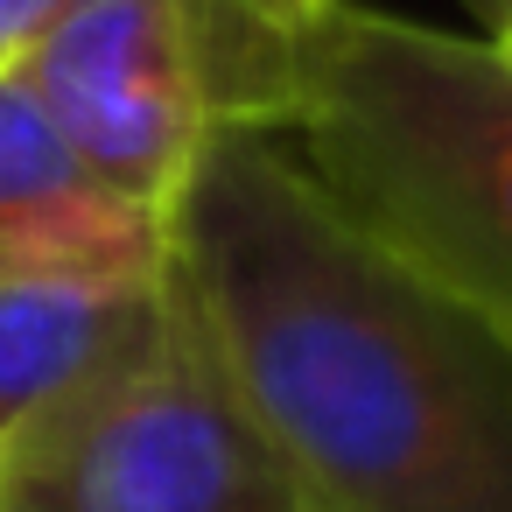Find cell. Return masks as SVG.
<instances>
[{
	"label": "cell",
	"instance_id": "obj_9",
	"mask_svg": "<svg viewBox=\"0 0 512 512\" xmlns=\"http://www.w3.org/2000/svg\"><path fill=\"white\" fill-rule=\"evenodd\" d=\"M484 8H491V15H498V22H505V15H512V0H484Z\"/></svg>",
	"mask_w": 512,
	"mask_h": 512
},
{
	"label": "cell",
	"instance_id": "obj_8",
	"mask_svg": "<svg viewBox=\"0 0 512 512\" xmlns=\"http://www.w3.org/2000/svg\"><path fill=\"white\" fill-rule=\"evenodd\" d=\"M491 43H498V57H505V64H512V15H505V22H498V36H491Z\"/></svg>",
	"mask_w": 512,
	"mask_h": 512
},
{
	"label": "cell",
	"instance_id": "obj_4",
	"mask_svg": "<svg viewBox=\"0 0 512 512\" xmlns=\"http://www.w3.org/2000/svg\"><path fill=\"white\" fill-rule=\"evenodd\" d=\"M15 78L106 190L162 218L218 134L183 0H85L15 64Z\"/></svg>",
	"mask_w": 512,
	"mask_h": 512
},
{
	"label": "cell",
	"instance_id": "obj_6",
	"mask_svg": "<svg viewBox=\"0 0 512 512\" xmlns=\"http://www.w3.org/2000/svg\"><path fill=\"white\" fill-rule=\"evenodd\" d=\"M169 274V267H162ZM155 281H36L0 274V449H8L134 316L155 302Z\"/></svg>",
	"mask_w": 512,
	"mask_h": 512
},
{
	"label": "cell",
	"instance_id": "obj_2",
	"mask_svg": "<svg viewBox=\"0 0 512 512\" xmlns=\"http://www.w3.org/2000/svg\"><path fill=\"white\" fill-rule=\"evenodd\" d=\"M211 127L274 141L372 246L512 330V64L365 0H183Z\"/></svg>",
	"mask_w": 512,
	"mask_h": 512
},
{
	"label": "cell",
	"instance_id": "obj_1",
	"mask_svg": "<svg viewBox=\"0 0 512 512\" xmlns=\"http://www.w3.org/2000/svg\"><path fill=\"white\" fill-rule=\"evenodd\" d=\"M169 274L309 512H512V330L372 246L274 141H204Z\"/></svg>",
	"mask_w": 512,
	"mask_h": 512
},
{
	"label": "cell",
	"instance_id": "obj_5",
	"mask_svg": "<svg viewBox=\"0 0 512 512\" xmlns=\"http://www.w3.org/2000/svg\"><path fill=\"white\" fill-rule=\"evenodd\" d=\"M169 218L106 190L50 127L36 92L0 71V274L36 281H155Z\"/></svg>",
	"mask_w": 512,
	"mask_h": 512
},
{
	"label": "cell",
	"instance_id": "obj_7",
	"mask_svg": "<svg viewBox=\"0 0 512 512\" xmlns=\"http://www.w3.org/2000/svg\"><path fill=\"white\" fill-rule=\"evenodd\" d=\"M71 8H85V0H0V71H15Z\"/></svg>",
	"mask_w": 512,
	"mask_h": 512
},
{
	"label": "cell",
	"instance_id": "obj_3",
	"mask_svg": "<svg viewBox=\"0 0 512 512\" xmlns=\"http://www.w3.org/2000/svg\"><path fill=\"white\" fill-rule=\"evenodd\" d=\"M0 512H309L218 344L162 274L113 337L8 449Z\"/></svg>",
	"mask_w": 512,
	"mask_h": 512
}]
</instances>
